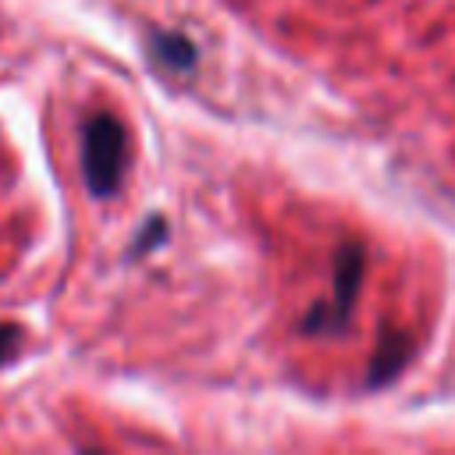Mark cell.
I'll use <instances>...</instances> for the list:
<instances>
[{"label": "cell", "instance_id": "2", "mask_svg": "<svg viewBox=\"0 0 455 455\" xmlns=\"http://www.w3.org/2000/svg\"><path fill=\"white\" fill-rule=\"evenodd\" d=\"M128 135L114 114H92L82 128V174L96 199H110L124 181Z\"/></svg>", "mask_w": 455, "mask_h": 455}, {"label": "cell", "instance_id": "3", "mask_svg": "<svg viewBox=\"0 0 455 455\" xmlns=\"http://www.w3.org/2000/svg\"><path fill=\"white\" fill-rule=\"evenodd\" d=\"M412 352H416V345H412V334H405V331H380V341H377V348H373V355H370V363H366V387H387L405 366H409V359H412Z\"/></svg>", "mask_w": 455, "mask_h": 455}, {"label": "cell", "instance_id": "1", "mask_svg": "<svg viewBox=\"0 0 455 455\" xmlns=\"http://www.w3.org/2000/svg\"><path fill=\"white\" fill-rule=\"evenodd\" d=\"M363 274H366V249L363 242H345L334 252V267H331V299L309 306V313L302 316V334L313 338H338L348 331L352 323V309L363 288Z\"/></svg>", "mask_w": 455, "mask_h": 455}, {"label": "cell", "instance_id": "6", "mask_svg": "<svg viewBox=\"0 0 455 455\" xmlns=\"http://www.w3.org/2000/svg\"><path fill=\"white\" fill-rule=\"evenodd\" d=\"M18 327L14 323H0V363H7L11 355H14V348H18Z\"/></svg>", "mask_w": 455, "mask_h": 455}, {"label": "cell", "instance_id": "4", "mask_svg": "<svg viewBox=\"0 0 455 455\" xmlns=\"http://www.w3.org/2000/svg\"><path fill=\"white\" fill-rule=\"evenodd\" d=\"M149 57H153L160 68L178 71V75H188V71L199 64L196 43H192L185 32H174V28H153V32H149Z\"/></svg>", "mask_w": 455, "mask_h": 455}, {"label": "cell", "instance_id": "5", "mask_svg": "<svg viewBox=\"0 0 455 455\" xmlns=\"http://www.w3.org/2000/svg\"><path fill=\"white\" fill-rule=\"evenodd\" d=\"M164 238H167V224H164V217H149V220H146V228L139 231L135 245H132V256H142V252L156 249Z\"/></svg>", "mask_w": 455, "mask_h": 455}]
</instances>
